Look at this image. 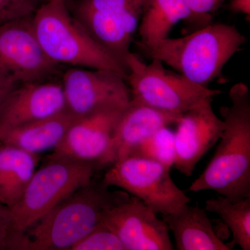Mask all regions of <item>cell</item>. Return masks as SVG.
I'll use <instances>...</instances> for the list:
<instances>
[{"mask_svg": "<svg viewBox=\"0 0 250 250\" xmlns=\"http://www.w3.org/2000/svg\"><path fill=\"white\" fill-rule=\"evenodd\" d=\"M93 180L77 189L24 232L9 237L6 250H70L101 223L111 207L129 197Z\"/></svg>", "mask_w": 250, "mask_h": 250, "instance_id": "1", "label": "cell"}, {"mask_svg": "<svg viewBox=\"0 0 250 250\" xmlns=\"http://www.w3.org/2000/svg\"><path fill=\"white\" fill-rule=\"evenodd\" d=\"M229 97L231 105L220 108L224 128L215 155L189 190H213L236 202L250 197L249 88L237 83Z\"/></svg>", "mask_w": 250, "mask_h": 250, "instance_id": "2", "label": "cell"}, {"mask_svg": "<svg viewBox=\"0 0 250 250\" xmlns=\"http://www.w3.org/2000/svg\"><path fill=\"white\" fill-rule=\"evenodd\" d=\"M246 41L234 25L210 23L183 37H167L141 49L151 59L167 64L188 80L208 87L221 76L224 66Z\"/></svg>", "mask_w": 250, "mask_h": 250, "instance_id": "3", "label": "cell"}, {"mask_svg": "<svg viewBox=\"0 0 250 250\" xmlns=\"http://www.w3.org/2000/svg\"><path fill=\"white\" fill-rule=\"evenodd\" d=\"M32 24L41 47L55 63L113 70L125 78L123 67L94 40L64 1L41 5L33 15Z\"/></svg>", "mask_w": 250, "mask_h": 250, "instance_id": "4", "label": "cell"}, {"mask_svg": "<svg viewBox=\"0 0 250 250\" xmlns=\"http://www.w3.org/2000/svg\"><path fill=\"white\" fill-rule=\"evenodd\" d=\"M36 170L25 190L11 208L9 238L24 232L49 210L93 179L95 165L48 157Z\"/></svg>", "mask_w": 250, "mask_h": 250, "instance_id": "5", "label": "cell"}, {"mask_svg": "<svg viewBox=\"0 0 250 250\" xmlns=\"http://www.w3.org/2000/svg\"><path fill=\"white\" fill-rule=\"evenodd\" d=\"M163 62L153 59L146 63L137 54L126 59L131 99L170 114L182 115L207 99L221 93L220 90L197 84L181 74L164 68Z\"/></svg>", "mask_w": 250, "mask_h": 250, "instance_id": "6", "label": "cell"}, {"mask_svg": "<svg viewBox=\"0 0 250 250\" xmlns=\"http://www.w3.org/2000/svg\"><path fill=\"white\" fill-rule=\"evenodd\" d=\"M170 168L155 160L131 155L116 161L104 175L106 187L123 189L156 213L167 215L189 204L190 198L174 183Z\"/></svg>", "mask_w": 250, "mask_h": 250, "instance_id": "7", "label": "cell"}, {"mask_svg": "<svg viewBox=\"0 0 250 250\" xmlns=\"http://www.w3.org/2000/svg\"><path fill=\"white\" fill-rule=\"evenodd\" d=\"M33 15L0 24V79L14 85L45 82L60 66L41 47Z\"/></svg>", "mask_w": 250, "mask_h": 250, "instance_id": "8", "label": "cell"}, {"mask_svg": "<svg viewBox=\"0 0 250 250\" xmlns=\"http://www.w3.org/2000/svg\"><path fill=\"white\" fill-rule=\"evenodd\" d=\"M62 84L67 110L77 118L125 107L131 100L124 75L113 70L72 67L64 72Z\"/></svg>", "mask_w": 250, "mask_h": 250, "instance_id": "9", "label": "cell"}, {"mask_svg": "<svg viewBox=\"0 0 250 250\" xmlns=\"http://www.w3.org/2000/svg\"><path fill=\"white\" fill-rule=\"evenodd\" d=\"M101 223L116 233L125 250H174L164 220L137 197L108 208Z\"/></svg>", "mask_w": 250, "mask_h": 250, "instance_id": "10", "label": "cell"}, {"mask_svg": "<svg viewBox=\"0 0 250 250\" xmlns=\"http://www.w3.org/2000/svg\"><path fill=\"white\" fill-rule=\"evenodd\" d=\"M126 106L104 108L77 118L48 157L106 167L115 128Z\"/></svg>", "mask_w": 250, "mask_h": 250, "instance_id": "11", "label": "cell"}, {"mask_svg": "<svg viewBox=\"0 0 250 250\" xmlns=\"http://www.w3.org/2000/svg\"><path fill=\"white\" fill-rule=\"evenodd\" d=\"M213 98L207 99L181 115L174 132V166L184 175L193 172L202 156L218 142L224 123L212 108Z\"/></svg>", "mask_w": 250, "mask_h": 250, "instance_id": "12", "label": "cell"}, {"mask_svg": "<svg viewBox=\"0 0 250 250\" xmlns=\"http://www.w3.org/2000/svg\"><path fill=\"white\" fill-rule=\"evenodd\" d=\"M66 110L62 83H21L8 93L0 106V128L41 121Z\"/></svg>", "mask_w": 250, "mask_h": 250, "instance_id": "13", "label": "cell"}, {"mask_svg": "<svg viewBox=\"0 0 250 250\" xmlns=\"http://www.w3.org/2000/svg\"><path fill=\"white\" fill-rule=\"evenodd\" d=\"M180 116L159 111L131 99L117 123L106 166L131 155L156 131L176 124Z\"/></svg>", "mask_w": 250, "mask_h": 250, "instance_id": "14", "label": "cell"}, {"mask_svg": "<svg viewBox=\"0 0 250 250\" xmlns=\"http://www.w3.org/2000/svg\"><path fill=\"white\" fill-rule=\"evenodd\" d=\"M169 231L173 233L178 250H230L215 233L205 210L188 204L177 211L163 215Z\"/></svg>", "mask_w": 250, "mask_h": 250, "instance_id": "15", "label": "cell"}, {"mask_svg": "<svg viewBox=\"0 0 250 250\" xmlns=\"http://www.w3.org/2000/svg\"><path fill=\"white\" fill-rule=\"evenodd\" d=\"M77 118L66 110L41 121L0 128V143L39 154L55 149Z\"/></svg>", "mask_w": 250, "mask_h": 250, "instance_id": "16", "label": "cell"}, {"mask_svg": "<svg viewBox=\"0 0 250 250\" xmlns=\"http://www.w3.org/2000/svg\"><path fill=\"white\" fill-rule=\"evenodd\" d=\"M39 154L0 143V202L11 208L36 172Z\"/></svg>", "mask_w": 250, "mask_h": 250, "instance_id": "17", "label": "cell"}, {"mask_svg": "<svg viewBox=\"0 0 250 250\" xmlns=\"http://www.w3.org/2000/svg\"><path fill=\"white\" fill-rule=\"evenodd\" d=\"M190 17L185 0H146L138 27L139 47H149L164 40L176 24L189 21Z\"/></svg>", "mask_w": 250, "mask_h": 250, "instance_id": "18", "label": "cell"}, {"mask_svg": "<svg viewBox=\"0 0 250 250\" xmlns=\"http://www.w3.org/2000/svg\"><path fill=\"white\" fill-rule=\"evenodd\" d=\"M205 205L206 210L216 213L231 229V246L237 244L243 250H250V197L233 202L221 195L207 200Z\"/></svg>", "mask_w": 250, "mask_h": 250, "instance_id": "19", "label": "cell"}, {"mask_svg": "<svg viewBox=\"0 0 250 250\" xmlns=\"http://www.w3.org/2000/svg\"><path fill=\"white\" fill-rule=\"evenodd\" d=\"M146 0H76L66 3L70 10L91 11L111 17L141 18Z\"/></svg>", "mask_w": 250, "mask_h": 250, "instance_id": "20", "label": "cell"}, {"mask_svg": "<svg viewBox=\"0 0 250 250\" xmlns=\"http://www.w3.org/2000/svg\"><path fill=\"white\" fill-rule=\"evenodd\" d=\"M131 155L149 158L171 168L175 159L174 131L169 126L161 128L140 145Z\"/></svg>", "mask_w": 250, "mask_h": 250, "instance_id": "21", "label": "cell"}, {"mask_svg": "<svg viewBox=\"0 0 250 250\" xmlns=\"http://www.w3.org/2000/svg\"><path fill=\"white\" fill-rule=\"evenodd\" d=\"M70 250H125L116 233L100 223Z\"/></svg>", "mask_w": 250, "mask_h": 250, "instance_id": "22", "label": "cell"}, {"mask_svg": "<svg viewBox=\"0 0 250 250\" xmlns=\"http://www.w3.org/2000/svg\"><path fill=\"white\" fill-rule=\"evenodd\" d=\"M36 4L32 0H0V24L32 16Z\"/></svg>", "mask_w": 250, "mask_h": 250, "instance_id": "23", "label": "cell"}, {"mask_svg": "<svg viewBox=\"0 0 250 250\" xmlns=\"http://www.w3.org/2000/svg\"><path fill=\"white\" fill-rule=\"evenodd\" d=\"M191 13L190 22L202 23V27L210 24L212 14L215 12L223 0H185Z\"/></svg>", "mask_w": 250, "mask_h": 250, "instance_id": "24", "label": "cell"}, {"mask_svg": "<svg viewBox=\"0 0 250 250\" xmlns=\"http://www.w3.org/2000/svg\"><path fill=\"white\" fill-rule=\"evenodd\" d=\"M11 228V212L6 205H0V250H6Z\"/></svg>", "mask_w": 250, "mask_h": 250, "instance_id": "25", "label": "cell"}, {"mask_svg": "<svg viewBox=\"0 0 250 250\" xmlns=\"http://www.w3.org/2000/svg\"><path fill=\"white\" fill-rule=\"evenodd\" d=\"M229 9L233 13L246 15L250 21V0H231Z\"/></svg>", "mask_w": 250, "mask_h": 250, "instance_id": "26", "label": "cell"}, {"mask_svg": "<svg viewBox=\"0 0 250 250\" xmlns=\"http://www.w3.org/2000/svg\"><path fill=\"white\" fill-rule=\"evenodd\" d=\"M16 85L11 84L0 79V106L4 101L8 93Z\"/></svg>", "mask_w": 250, "mask_h": 250, "instance_id": "27", "label": "cell"}, {"mask_svg": "<svg viewBox=\"0 0 250 250\" xmlns=\"http://www.w3.org/2000/svg\"><path fill=\"white\" fill-rule=\"evenodd\" d=\"M32 1L37 3L38 1H45V2H47V1H54V0H32ZM60 1H64L65 3H69L71 2V1H76V0H60Z\"/></svg>", "mask_w": 250, "mask_h": 250, "instance_id": "28", "label": "cell"}, {"mask_svg": "<svg viewBox=\"0 0 250 250\" xmlns=\"http://www.w3.org/2000/svg\"><path fill=\"white\" fill-rule=\"evenodd\" d=\"M4 205V204H2V203H1V202H0V205Z\"/></svg>", "mask_w": 250, "mask_h": 250, "instance_id": "29", "label": "cell"}]
</instances>
